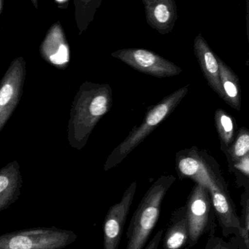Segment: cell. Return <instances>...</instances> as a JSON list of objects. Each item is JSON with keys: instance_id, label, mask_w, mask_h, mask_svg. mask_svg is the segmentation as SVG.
<instances>
[{"instance_id": "obj_1", "label": "cell", "mask_w": 249, "mask_h": 249, "mask_svg": "<svg viewBox=\"0 0 249 249\" xmlns=\"http://www.w3.org/2000/svg\"><path fill=\"white\" fill-rule=\"evenodd\" d=\"M187 178L205 186L209 191L215 217L223 235H240V217L236 213L227 183L215 160L201 153L199 161L188 173Z\"/></svg>"}, {"instance_id": "obj_2", "label": "cell", "mask_w": 249, "mask_h": 249, "mask_svg": "<svg viewBox=\"0 0 249 249\" xmlns=\"http://www.w3.org/2000/svg\"><path fill=\"white\" fill-rule=\"evenodd\" d=\"M176 180L173 176H162L150 186L131 218L126 249H144L161 212L166 194Z\"/></svg>"}, {"instance_id": "obj_3", "label": "cell", "mask_w": 249, "mask_h": 249, "mask_svg": "<svg viewBox=\"0 0 249 249\" xmlns=\"http://www.w3.org/2000/svg\"><path fill=\"white\" fill-rule=\"evenodd\" d=\"M188 91L189 86L182 87L164 97L159 104L154 106L147 113L142 124L140 125L138 128H135L129 136L112 151L105 164L104 170L107 171L120 164L156 129L159 124L161 123L175 110L187 94Z\"/></svg>"}, {"instance_id": "obj_4", "label": "cell", "mask_w": 249, "mask_h": 249, "mask_svg": "<svg viewBox=\"0 0 249 249\" xmlns=\"http://www.w3.org/2000/svg\"><path fill=\"white\" fill-rule=\"evenodd\" d=\"M71 230L35 227L0 235V249H63L76 240Z\"/></svg>"}, {"instance_id": "obj_5", "label": "cell", "mask_w": 249, "mask_h": 249, "mask_svg": "<svg viewBox=\"0 0 249 249\" xmlns=\"http://www.w3.org/2000/svg\"><path fill=\"white\" fill-rule=\"evenodd\" d=\"M186 207V218L189 224V247L198 243L201 237L215 232L216 218L211 200V194L207 188L195 183L189 194Z\"/></svg>"}, {"instance_id": "obj_6", "label": "cell", "mask_w": 249, "mask_h": 249, "mask_svg": "<svg viewBox=\"0 0 249 249\" xmlns=\"http://www.w3.org/2000/svg\"><path fill=\"white\" fill-rule=\"evenodd\" d=\"M112 56L139 72L157 78L173 77L182 72L173 62L145 49H122L112 53Z\"/></svg>"}, {"instance_id": "obj_7", "label": "cell", "mask_w": 249, "mask_h": 249, "mask_svg": "<svg viewBox=\"0 0 249 249\" xmlns=\"http://www.w3.org/2000/svg\"><path fill=\"white\" fill-rule=\"evenodd\" d=\"M138 182L129 185L117 203L109 208L103 224V248L119 249L129 210L133 203Z\"/></svg>"}, {"instance_id": "obj_8", "label": "cell", "mask_w": 249, "mask_h": 249, "mask_svg": "<svg viewBox=\"0 0 249 249\" xmlns=\"http://www.w3.org/2000/svg\"><path fill=\"white\" fill-rule=\"evenodd\" d=\"M148 24L161 35L169 34L177 19V7L173 0H143Z\"/></svg>"}, {"instance_id": "obj_9", "label": "cell", "mask_w": 249, "mask_h": 249, "mask_svg": "<svg viewBox=\"0 0 249 249\" xmlns=\"http://www.w3.org/2000/svg\"><path fill=\"white\" fill-rule=\"evenodd\" d=\"M194 51L207 82L219 97L224 100L216 56L201 34L195 39Z\"/></svg>"}, {"instance_id": "obj_10", "label": "cell", "mask_w": 249, "mask_h": 249, "mask_svg": "<svg viewBox=\"0 0 249 249\" xmlns=\"http://www.w3.org/2000/svg\"><path fill=\"white\" fill-rule=\"evenodd\" d=\"M163 237L164 249H182L187 244L189 232L186 207H180L172 213L168 227Z\"/></svg>"}, {"instance_id": "obj_11", "label": "cell", "mask_w": 249, "mask_h": 249, "mask_svg": "<svg viewBox=\"0 0 249 249\" xmlns=\"http://www.w3.org/2000/svg\"><path fill=\"white\" fill-rule=\"evenodd\" d=\"M22 183L18 168L16 166H10L0 171V212L18 200Z\"/></svg>"}, {"instance_id": "obj_12", "label": "cell", "mask_w": 249, "mask_h": 249, "mask_svg": "<svg viewBox=\"0 0 249 249\" xmlns=\"http://www.w3.org/2000/svg\"><path fill=\"white\" fill-rule=\"evenodd\" d=\"M216 58L219 67L220 81L224 94V100L233 108L240 110L241 99L238 78L221 59Z\"/></svg>"}, {"instance_id": "obj_13", "label": "cell", "mask_w": 249, "mask_h": 249, "mask_svg": "<svg viewBox=\"0 0 249 249\" xmlns=\"http://www.w3.org/2000/svg\"><path fill=\"white\" fill-rule=\"evenodd\" d=\"M215 122L221 142L225 145L227 150L234 142V123L232 119L224 110L218 109L215 112Z\"/></svg>"}, {"instance_id": "obj_14", "label": "cell", "mask_w": 249, "mask_h": 249, "mask_svg": "<svg viewBox=\"0 0 249 249\" xmlns=\"http://www.w3.org/2000/svg\"><path fill=\"white\" fill-rule=\"evenodd\" d=\"M249 135L245 128H242L239 131L237 139L234 143L227 150V155L230 157L229 160L231 164L237 162L239 160L249 155Z\"/></svg>"}, {"instance_id": "obj_15", "label": "cell", "mask_w": 249, "mask_h": 249, "mask_svg": "<svg viewBox=\"0 0 249 249\" xmlns=\"http://www.w3.org/2000/svg\"><path fill=\"white\" fill-rule=\"evenodd\" d=\"M242 215L240 217V236L246 249H249V189L241 196Z\"/></svg>"}, {"instance_id": "obj_16", "label": "cell", "mask_w": 249, "mask_h": 249, "mask_svg": "<svg viewBox=\"0 0 249 249\" xmlns=\"http://www.w3.org/2000/svg\"><path fill=\"white\" fill-rule=\"evenodd\" d=\"M232 168L243 175V176L249 178V154L239 160L237 162L231 164Z\"/></svg>"}, {"instance_id": "obj_17", "label": "cell", "mask_w": 249, "mask_h": 249, "mask_svg": "<svg viewBox=\"0 0 249 249\" xmlns=\"http://www.w3.org/2000/svg\"><path fill=\"white\" fill-rule=\"evenodd\" d=\"M205 249H231L230 246L226 243L222 239L215 236H210L207 242Z\"/></svg>"}, {"instance_id": "obj_18", "label": "cell", "mask_w": 249, "mask_h": 249, "mask_svg": "<svg viewBox=\"0 0 249 249\" xmlns=\"http://www.w3.org/2000/svg\"><path fill=\"white\" fill-rule=\"evenodd\" d=\"M68 50H67L66 46H61L57 53L51 56V60H52L53 63L57 64V65L68 62Z\"/></svg>"}, {"instance_id": "obj_19", "label": "cell", "mask_w": 249, "mask_h": 249, "mask_svg": "<svg viewBox=\"0 0 249 249\" xmlns=\"http://www.w3.org/2000/svg\"><path fill=\"white\" fill-rule=\"evenodd\" d=\"M13 87L11 85L4 86L0 90V106H5L11 100L13 95Z\"/></svg>"}, {"instance_id": "obj_20", "label": "cell", "mask_w": 249, "mask_h": 249, "mask_svg": "<svg viewBox=\"0 0 249 249\" xmlns=\"http://www.w3.org/2000/svg\"><path fill=\"white\" fill-rule=\"evenodd\" d=\"M163 234H164V231L162 230L157 231L155 235L150 240L149 243L144 248V249H158L159 246L161 241V238L163 237Z\"/></svg>"}]
</instances>
